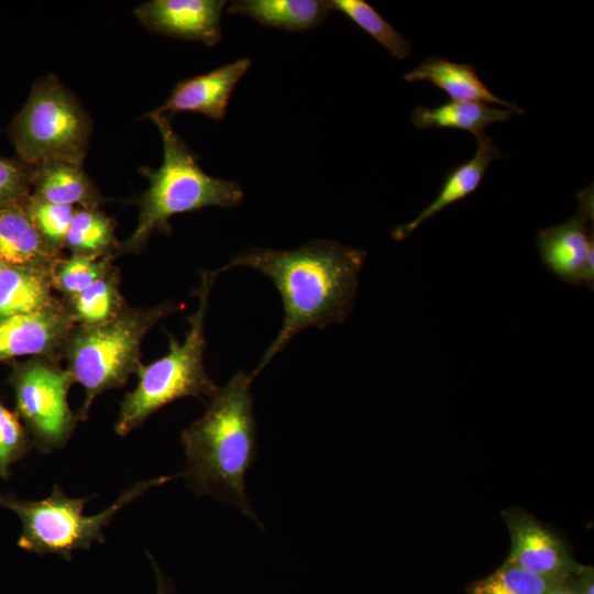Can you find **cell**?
<instances>
[{
  "label": "cell",
  "mask_w": 594,
  "mask_h": 594,
  "mask_svg": "<svg viewBox=\"0 0 594 594\" xmlns=\"http://www.w3.org/2000/svg\"><path fill=\"white\" fill-rule=\"evenodd\" d=\"M366 251L336 241L314 240L292 250L251 248L215 270L250 267L267 276L280 294L282 328L255 371L256 376L301 330L343 322L350 315Z\"/></svg>",
  "instance_id": "1"
},
{
  "label": "cell",
  "mask_w": 594,
  "mask_h": 594,
  "mask_svg": "<svg viewBox=\"0 0 594 594\" xmlns=\"http://www.w3.org/2000/svg\"><path fill=\"white\" fill-rule=\"evenodd\" d=\"M254 377L239 371L218 387L205 414L182 432L180 440L187 459L183 476L194 492L232 504L262 526L245 492V475L257 455Z\"/></svg>",
  "instance_id": "2"
},
{
  "label": "cell",
  "mask_w": 594,
  "mask_h": 594,
  "mask_svg": "<svg viewBox=\"0 0 594 594\" xmlns=\"http://www.w3.org/2000/svg\"><path fill=\"white\" fill-rule=\"evenodd\" d=\"M163 142L160 168L144 167L141 173L148 187L139 198V219L131 235L119 243L118 254L143 250L154 232L170 234L169 219L207 207L233 208L243 200V190L233 180L208 175L197 155L174 131L168 117L148 112Z\"/></svg>",
  "instance_id": "3"
},
{
  "label": "cell",
  "mask_w": 594,
  "mask_h": 594,
  "mask_svg": "<svg viewBox=\"0 0 594 594\" xmlns=\"http://www.w3.org/2000/svg\"><path fill=\"white\" fill-rule=\"evenodd\" d=\"M217 274L205 270L195 294L196 310L188 316V330L180 343L168 336V352L158 360L136 370L138 384L121 400L114 431L127 436L141 427L162 407L184 397H197L204 402L218 389L208 375L204 355L206 349L205 322L209 296Z\"/></svg>",
  "instance_id": "4"
},
{
  "label": "cell",
  "mask_w": 594,
  "mask_h": 594,
  "mask_svg": "<svg viewBox=\"0 0 594 594\" xmlns=\"http://www.w3.org/2000/svg\"><path fill=\"white\" fill-rule=\"evenodd\" d=\"M179 305L165 300L152 307L125 308L111 321L75 326L68 334L62 356L75 383L82 386L84 402L78 420L88 418L95 399L105 392L122 387L141 363V343L145 334Z\"/></svg>",
  "instance_id": "5"
},
{
  "label": "cell",
  "mask_w": 594,
  "mask_h": 594,
  "mask_svg": "<svg viewBox=\"0 0 594 594\" xmlns=\"http://www.w3.org/2000/svg\"><path fill=\"white\" fill-rule=\"evenodd\" d=\"M177 476H158L138 482L125 490L111 506L92 516L84 514L89 497H68L58 485H54L51 495L41 501L0 494V506L15 513L22 522L18 547L41 556L57 554L69 561L74 550L89 549L95 541L105 542L103 529L121 508L148 488Z\"/></svg>",
  "instance_id": "6"
},
{
  "label": "cell",
  "mask_w": 594,
  "mask_h": 594,
  "mask_svg": "<svg viewBox=\"0 0 594 594\" xmlns=\"http://www.w3.org/2000/svg\"><path fill=\"white\" fill-rule=\"evenodd\" d=\"M92 122L75 95L58 78L37 80L10 125L12 144L28 165L47 161L82 164Z\"/></svg>",
  "instance_id": "7"
},
{
  "label": "cell",
  "mask_w": 594,
  "mask_h": 594,
  "mask_svg": "<svg viewBox=\"0 0 594 594\" xmlns=\"http://www.w3.org/2000/svg\"><path fill=\"white\" fill-rule=\"evenodd\" d=\"M74 383L58 360L44 356H34L12 374L16 413L42 453L63 448L77 427V415L68 404Z\"/></svg>",
  "instance_id": "8"
},
{
  "label": "cell",
  "mask_w": 594,
  "mask_h": 594,
  "mask_svg": "<svg viewBox=\"0 0 594 594\" xmlns=\"http://www.w3.org/2000/svg\"><path fill=\"white\" fill-rule=\"evenodd\" d=\"M579 202L565 221L540 230L536 245L542 263L559 279L574 286L594 287V190L576 193Z\"/></svg>",
  "instance_id": "9"
},
{
  "label": "cell",
  "mask_w": 594,
  "mask_h": 594,
  "mask_svg": "<svg viewBox=\"0 0 594 594\" xmlns=\"http://www.w3.org/2000/svg\"><path fill=\"white\" fill-rule=\"evenodd\" d=\"M510 539L505 560L541 576L561 580L582 568L564 537L521 507L502 510Z\"/></svg>",
  "instance_id": "10"
},
{
  "label": "cell",
  "mask_w": 594,
  "mask_h": 594,
  "mask_svg": "<svg viewBox=\"0 0 594 594\" xmlns=\"http://www.w3.org/2000/svg\"><path fill=\"white\" fill-rule=\"evenodd\" d=\"M75 322L61 299L44 310L0 319V361L19 356L58 360Z\"/></svg>",
  "instance_id": "11"
},
{
  "label": "cell",
  "mask_w": 594,
  "mask_h": 594,
  "mask_svg": "<svg viewBox=\"0 0 594 594\" xmlns=\"http://www.w3.org/2000/svg\"><path fill=\"white\" fill-rule=\"evenodd\" d=\"M224 6V0H152L134 13L152 32L215 46L222 37Z\"/></svg>",
  "instance_id": "12"
},
{
  "label": "cell",
  "mask_w": 594,
  "mask_h": 594,
  "mask_svg": "<svg viewBox=\"0 0 594 594\" xmlns=\"http://www.w3.org/2000/svg\"><path fill=\"white\" fill-rule=\"evenodd\" d=\"M251 64L250 58L242 57L207 74L186 78L173 88L163 105L152 111L169 119L178 112H197L212 120H222L232 91Z\"/></svg>",
  "instance_id": "13"
},
{
  "label": "cell",
  "mask_w": 594,
  "mask_h": 594,
  "mask_svg": "<svg viewBox=\"0 0 594 594\" xmlns=\"http://www.w3.org/2000/svg\"><path fill=\"white\" fill-rule=\"evenodd\" d=\"M28 199L0 204V261L6 266L52 271L62 251L52 246L35 227Z\"/></svg>",
  "instance_id": "14"
},
{
  "label": "cell",
  "mask_w": 594,
  "mask_h": 594,
  "mask_svg": "<svg viewBox=\"0 0 594 594\" xmlns=\"http://www.w3.org/2000/svg\"><path fill=\"white\" fill-rule=\"evenodd\" d=\"M477 148L474 155L461 164L454 166L444 177L441 188L426 208L413 220L397 226L392 231L396 241L409 237L419 226L443 211L447 207L466 198L473 194L482 183L490 165L502 157L498 147L485 133L476 136Z\"/></svg>",
  "instance_id": "15"
},
{
  "label": "cell",
  "mask_w": 594,
  "mask_h": 594,
  "mask_svg": "<svg viewBox=\"0 0 594 594\" xmlns=\"http://www.w3.org/2000/svg\"><path fill=\"white\" fill-rule=\"evenodd\" d=\"M404 79L428 81L441 89L451 101L481 102L513 110L524 111L515 102L495 96L479 77L476 68L470 63H455L443 57L429 56L417 67L404 75Z\"/></svg>",
  "instance_id": "16"
},
{
  "label": "cell",
  "mask_w": 594,
  "mask_h": 594,
  "mask_svg": "<svg viewBox=\"0 0 594 594\" xmlns=\"http://www.w3.org/2000/svg\"><path fill=\"white\" fill-rule=\"evenodd\" d=\"M31 197L75 208H99L103 198L80 165L47 161L31 170Z\"/></svg>",
  "instance_id": "17"
},
{
  "label": "cell",
  "mask_w": 594,
  "mask_h": 594,
  "mask_svg": "<svg viewBox=\"0 0 594 594\" xmlns=\"http://www.w3.org/2000/svg\"><path fill=\"white\" fill-rule=\"evenodd\" d=\"M52 271L4 266L0 272V319L44 310L59 302L55 297Z\"/></svg>",
  "instance_id": "18"
},
{
  "label": "cell",
  "mask_w": 594,
  "mask_h": 594,
  "mask_svg": "<svg viewBox=\"0 0 594 594\" xmlns=\"http://www.w3.org/2000/svg\"><path fill=\"white\" fill-rule=\"evenodd\" d=\"M333 10L327 0H237L227 11L243 14L265 26L289 32L309 31L321 24Z\"/></svg>",
  "instance_id": "19"
},
{
  "label": "cell",
  "mask_w": 594,
  "mask_h": 594,
  "mask_svg": "<svg viewBox=\"0 0 594 594\" xmlns=\"http://www.w3.org/2000/svg\"><path fill=\"white\" fill-rule=\"evenodd\" d=\"M514 113L510 109L481 102L448 101L431 108L417 107L411 121L418 129L462 130L479 136L484 134L487 125L507 121Z\"/></svg>",
  "instance_id": "20"
},
{
  "label": "cell",
  "mask_w": 594,
  "mask_h": 594,
  "mask_svg": "<svg viewBox=\"0 0 594 594\" xmlns=\"http://www.w3.org/2000/svg\"><path fill=\"white\" fill-rule=\"evenodd\" d=\"M116 266L84 292L63 298L75 324L94 327L114 319L127 306Z\"/></svg>",
  "instance_id": "21"
},
{
  "label": "cell",
  "mask_w": 594,
  "mask_h": 594,
  "mask_svg": "<svg viewBox=\"0 0 594 594\" xmlns=\"http://www.w3.org/2000/svg\"><path fill=\"white\" fill-rule=\"evenodd\" d=\"M114 223L99 208H78L65 238L72 254L103 256L118 253Z\"/></svg>",
  "instance_id": "22"
},
{
  "label": "cell",
  "mask_w": 594,
  "mask_h": 594,
  "mask_svg": "<svg viewBox=\"0 0 594 594\" xmlns=\"http://www.w3.org/2000/svg\"><path fill=\"white\" fill-rule=\"evenodd\" d=\"M114 254L103 256L72 254L62 257L52 270L55 290L63 298L75 296L105 276L113 266Z\"/></svg>",
  "instance_id": "23"
},
{
  "label": "cell",
  "mask_w": 594,
  "mask_h": 594,
  "mask_svg": "<svg viewBox=\"0 0 594 594\" xmlns=\"http://www.w3.org/2000/svg\"><path fill=\"white\" fill-rule=\"evenodd\" d=\"M331 3L333 10L343 13L394 57L405 59L410 55V43L366 1L332 0Z\"/></svg>",
  "instance_id": "24"
},
{
  "label": "cell",
  "mask_w": 594,
  "mask_h": 594,
  "mask_svg": "<svg viewBox=\"0 0 594 594\" xmlns=\"http://www.w3.org/2000/svg\"><path fill=\"white\" fill-rule=\"evenodd\" d=\"M559 581L541 576L505 561L490 575L470 583L466 586V593L548 594Z\"/></svg>",
  "instance_id": "25"
},
{
  "label": "cell",
  "mask_w": 594,
  "mask_h": 594,
  "mask_svg": "<svg viewBox=\"0 0 594 594\" xmlns=\"http://www.w3.org/2000/svg\"><path fill=\"white\" fill-rule=\"evenodd\" d=\"M30 216L44 239L62 251L75 212L78 208L56 205L32 198L28 199Z\"/></svg>",
  "instance_id": "26"
},
{
  "label": "cell",
  "mask_w": 594,
  "mask_h": 594,
  "mask_svg": "<svg viewBox=\"0 0 594 594\" xmlns=\"http://www.w3.org/2000/svg\"><path fill=\"white\" fill-rule=\"evenodd\" d=\"M32 441L21 425L18 416L0 400V477L10 476V465L23 458Z\"/></svg>",
  "instance_id": "27"
},
{
  "label": "cell",
  "mask_w": 594,
  "mask_h": 594,
  "mask_svg": "<svg viewBox=\"0 0 594 594\" xmlns=\"http://www.w3.org/2000/svg\"><path fill=\"white\" fill-rule=\"evenodd\" d=\"M31 196V170L0 158V204L26 199Z\"/></svg>",
  "instance_id": "28"
},
{
  "label": "cell",
  "mask_w": 594,
  "mask_h": 594,
  "mask_svg": "<svg viewBox=\"0 0 594 594\" xmlns=\"http://www.w3.org/2000/svg\"><path fill=\"white\" fill-rule=\"evenodd\" d=\"M579 588L582 594H594V569L591 565L582 564L575 575Z\"/></svg>",
  "instance_id": "29"
},
{
  "label": "cell",
  "mask_w": 594,
  "mask_h": 594,
  "mask_svg": "<svg viewBox=\"0 0 594 594\" xmlns=\"http://www.w3.org/2000/svg\"><path fill=\"white\" fill-rule=\"evenodd\" d=\"M548 594H582L575 575L560 580Z\"/></svg>",
  "instance_id": "30"
},
{
  "label": "cell",
  "mask_w": 594,
  "mask_h": 594,
  "mask_svg": "<svg viewBox=\"0 0 594 594\" xmlns=\"http://www.w3.org/2000/svg\"><path fill=\"white\" fill-rule=\"evenodd\" d=\"M152 562H153V566L155 569V575H156V588H157L156 594H169L164 575L162 574L160 568L157 566V564L155 563L153 559H152Z\"/></svg>",
  "instance_id": "31"
},
{
  "label": "cell",
  "mask_w": 594,
  "mask_h": 594,
  "mask_svg": "<svg viewBox=\"0 0 594 594\" xmlns=\"http://www.w3.org/2000/svg\"><path fill=\"white\" fill-rule=\"evenodd\" d=\"M6 265L0 261V272L2 271V268L4 267Z\"/></svg>",
  "instance_id": "32"
}]
</instances>
